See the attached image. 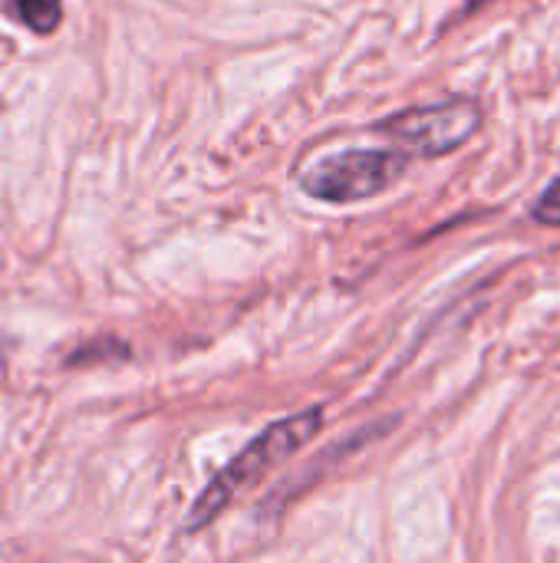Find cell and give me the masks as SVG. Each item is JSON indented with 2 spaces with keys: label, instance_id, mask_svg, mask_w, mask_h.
I'll list each match as a JSON object with an SVG mask.
<instances>
[{
  "label": "cell",
  "instance_id": "obj_1",
  "mask_svg": "<svg viewBox=\"0 0 560 563\" xmlns=\"http://www.w3.org/2000/svg\"><path fill=\"white\" fill-rule=\"evenodd\" d=\"M323 429V406H310L297 416H287L274 426H267L257 439H251L198 495L185 518V531L195 534L208 528L241 492H251L264 475H271L277 465L294 459L317 432Z\"/></svg>",
  "mask_w": 560,
  "mask_h": 563
},
{
  "label": "cell",
  "instance_id": "obj_5",
  "mask_svg": "<svg viewBox=\"0 0 560 563\" xmlns=\"http://www.w3.org/2000/svg\"><path fill=\"white\" fill-rule=\"evenodd\" d=\"M531 218L538 224H560V178H554L541 195L538 201L531 205Z\"/></svg>",
  "mask_w": 560,
  "mask_h": 563
},
{
  "label": "cell",
  "instance_id": "obj_2",
  "mask_svg": "<svg viewBox=\"0 0 560 563\" xmlns=\"http://www.w3.org/2000/svg\"><path fill=\"white\" fill-rule=\"evenodd\" d=\"M403 175H406V152L350 148V152L320 158L300 178V188L320 201L347 205V201H363L393 188Z\"/></svg>",
  "mask_w": 560,
  "mask_h": 563
},
{
  "label": "cell",
  "instance_id": "obj_3",
  "mask_svg": "<svg viewBox=\"0 0 560 563\" xmlns=\"http://www.w3.org/2000/svg\"><path fill=\"white\" fill-rule=\"evenodd\" d=\"M482 125V112L472 99H446L389 115L376 129L389 135L406 155L439 158L462 148Z\"/></svg>",
  "mask_w": 560,
  "mask_h": 563
},
{
  "label": "cell",
  "instance_id": "obj_4",
  "mask_svg": "<svg viewBox=\"0 0 560 563\" xmlns=\"http://www.w3.org/2000/svg\"><path fill=\"white\" fill-rule=\"evenodd\" d=\"M10 10L40 36H50L63 23V0H10Z\"/></svg>",
  "mask_w": 560,
  "mask_h": 563
}]
</instances>
